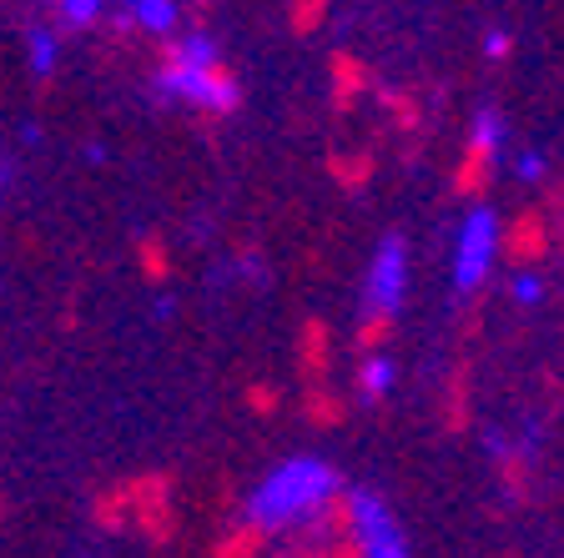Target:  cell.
Masks as SVG:
<instances>
[{"label":"cell","mask_w":564,"mask_h":558,"mask_svg":"<svg viewBox=\"0 0 564 558\" xmlns=\"http://www.w3.org/2000/svg\"><path fill=\"white\" fill-rule=\"evenodd\" d=\"M162 86L176 96H187V101H197L202 111H237V101H242L237 70L212 51L207 35H166Z\"/></svg>","instance_id":"obj_1"},{"label":"cell","mask_w":564,"mask_h":558,"mask_svg":"<svg viewBox=\"0 0 564 558\" xmlns=\"http://www.w3.org/2000/svg\"><path fill=\"white\" fill-rule=\"evenodd\" d=\"M328 489H333V473H328V468L293 463V468H282L268 489L258 493V503H252V513H247V518H258L268 534H282V528L297 524V518H303V513L313 508V503L323 499Z\"/></svg>","instance_id":"obj_2"},{"label":"cell","mask_w":564,"mask_h":558,"mask_svg":"<svg viewBox=\"0 0 564 558\" xmlns=\"http://www.w3.org/2000/svg\"><path fill=\"white\" fill-rule=\"evenodd\" d=\"M550 247H554V221H550V211L544 207H519L514 217L494 232V252L505 256L509 267H519V272H534L550 256Z\"/></svg>","instance_id":"obj_3"},{"label":"cell","mask_w":564,"mask_h":558,"mask_svg":"<svg viewBox=\"0 0 564 558\" xmlns=\"http://www.w3.org/2000/svg\"><path fill=\"white\" fill-rule=\"evenodd\" d=\"M494 152H499V127L494 117H484L474 127V136L464 141V152H458L454 172H448V186H454V197H484L494 182Z\"/></svg>","instance_id":"obj_4"},{"label":"cell","mask_w":564,"mask_h":558,"mask_svg":"<svg viewBox=\"0 0 564 558\" xmlns=\"http://www.w3.org/2000/svg\"><path fill=\"white\" fill-rule=\"evenodd\" d=\"M131 518H137L156 544L172 534V483H166L162 473L137 478V483H131Z\"/></svg>","instance_id":"obj_5"},{"label":"cell","mask_w":564,"mask_h":558,"mask_svg":"<svg viewBox=\"0 0 564 558\" xmlns=\"http://www.w3.org/2000/svg\"><path fill=\"white\" fill-rule=\"evenodd\" d=\"M368 91H373V70H368V61L352 56V51H333L328 56V96H333V106H338V111H352Z\"/></svg>","instance_id":"obj_6"},{"label":"cell","mask_w":564,"mask_h":558,"mask_svg":"<svg viewBox=\"0 0 564 558\" xmlns=\"http://www.w3.org/2000/svg\"><path fill=\"white\" fill-rule=\"evenodd\" d=\"M297 368H303L307 387H323L333 372V327L323 317H307L297 327Z\"/></svg>","instance_id":"obj_7"},{"label":"cell","mask_w":564,"mask_h":558,"mask_svg":"<svg viewBox=\"0 0 564 558\" xmlns=\"http://www.w3.org/2000/svg\"><path fill=\"white\" fill-rule=\"evenodd\" d=\"M494 217L489 211H479V217L469 221V232H464V247H458V282L464 287H474V282L489 272V252H494Z\"/></svg>","instance_id":"obj_8"},{"label":"cell","mask_w":564,"mask_h":558,"mask_svg":"<svg viewBox=\"0 0 564 558\" xmlns=\"http://www.w3.org/2000/svg\"><path fill=\"white\" fill-rule=\"evenodd\" d=\"M403 292V242H383L373 262V282H368V307H399Z\"/></svg>","instance_id":"obj_9"},{"label":"cell","mask_w":564,"mask_h":558,"mask_svg":"<svg viewBox=\"0 0 564 558\" xmlns=\"http://www.w3.org/2000/svg\"><path fill=\"white\" fill-rule=\"evenodd\" d=\"M393 332H399V313H393V307H368V313L358 317V327H352V342H358L364 358H378V352L393 342Z\"/></svg>","instance_id":"obj_10"},{"label":"cell","mask_w":564,"mask_h":558,"mask_svg":"<svg viewBox=\"0 0 564 558\" xmlns=\"http://www.w3.org/2000/svg\"><path fill=\"white\" fill-rule=\"evenodd\" d=\"M378 162L373 152H358V146H348V152H328V176L343 186V192H364L368 182H373Z\"/></svg>","instance_id":"obj_11"},{"label":"cell","mask_w":564,"mask_h":558,"mask_svg":"<svg viewBox=\"0 0 564 558\" xmlns=\"http://www.w3.org/2000/svg\"><path fill=\"white\" fill-rule=\"evenodd\" d=\"M469 362H454V372L444 378V428L464 433L469 428Z\"/></svg>","instance_id":"obj_12"},{"label":"cell","mask_w":564,"mask_h":558,"mask_svg":"<svg viewBox=\"0 0 564 558\" xmlns=\"http://www.w3.org/2000/svg\"><path fill=\"white\" fill-rule=\"evenodd\" d=\"M268 544H272V534L258 524V518H242L237 528H227L223 534V544H217V554L212 558H262L268 554Z\"/></svg>","instance_id":"obj_13"},{"label":"cell","mask_w":564,"mask_h":558,"mask_svg":"<svg viewBox=\"0 0 564 558\" xmlns=\"http://www.w3.org/2000/svg\"><path fill=\"white\" fill-rule=\"evenodd\" d=\"M378 106H383L388 121H393L403 136H413V131L423 127V96L419 91H399V86H388V91H378Z\"/></svg>","instance_id":"obj_14"},{"label":"cell","mask_w":564,"mask_h":558,"mask_svg":"<svg viewBox=\"0 0 564 558\" xmlns=\"http://www.w3.org/2000/svg\"><path fill=\"white\" fill-rule=\"evenodd\" d=\"M303 418L313 423V428L328 433V428H338V423L348 418V403H343V397L333 393L328 383H323V387H307V393H303Z\"/></svg>","instance_id":"obj_15"},{"label":"cell","mask_w":564,"mask_h":558,"mask_svg":"<svg viewBox=\"0 0 564 558\" xmlns=\"http://www.w3.org/2000/svg\"><path fill=\"white\" fill-rule=\"evenodd\" d=\"M499 483H505L519 503H529V458L524 453H499Z\"/></svg>","instance_id":"obj_16"},{"label":"cell","mask_w":564,"mask_h":558,"mask_svg":"<svg viewBox=\"0 0 564 558\" xmlns=\"http://www.w3.org/2000/svg\"><path fill=\"white\" fill-rule=\"evenodd\" d=\"M323 21H328V6H323V0H297V6H288V31L293 35H313Z\"/></svg>","instance_id":"obj_17"},{"label":"cell","mask_w":564,"mask_h":558,"mask_svg":"<svg viewBox=\"0 0 564 558\" xmlns=\"http://www.w3.org/2000/svg\"><path fill=\"white\" fill-rule=\"evenodd\" d=\"M358 393H364L368 403H378V397L388 393V362L383 358H364V368H358Z\"/></svg>","instance_id":"obj_18"},{"label":"cell","mask_w":564,"mask_h":558,"mask_svg":"<svg viewBox=\"0 0 564 558\" xmlns=\"http://www.w3.org/2000/svg\"><path fill=\"white\" fill-rule=\"evenodd\" d=\"M141 267H147V277H152V282H162L166 267H172V256H166V247L156 242V237H147V242H141Z\"/></svg>","instance_id":"obj_19"},{"label":"cell","mask_w":564,"mask_h":558,"mask_svg":"<svg viewBox=\"0 0 564 558\" xmlns=\"http://www.w3.org/2000/svg\"><path fill=\"white\" fill-rule=\"evenodd\" d=\"M278 403H282V393L272 383H252L247 387V407L258 413V418H268V413H278Z\"/></svg>","instance_id":"obj_20"},{"label":"cell","mask_w":564,"mask_h":558,"mask_svg":"<svg viewBox=\"0 0 564 558\" xmlns=\"http://www.w3.org/2000/svg\"><path fill=\"white\" fill-rule=\"evenodd\" d=\"M328 558H373V544H368L364 534H352V538H343V544H333Z\"/></svg>","instance_id":"obj_21"},{"label":"cell","mask_w":564,"mask_h":558,"mask_svg":"<svg viewBox=\"0 0 564 558\" xmlns=\"http://www.w3.org/2000/svg\"><path fill=\"white\" fill-rule=\"evenodd\" d=\"M137 21H147V25H156V31H166V25L176 21V11H172V6H137Z\"/></svg>","instance_id":"obj_22"},{"label":"cell","mask_w":564,"mask_h":558,"mask_svg":"<svg viewBox=\"0 0 564 558\" xmlns=\"http://www.w3.org/2000/svg\"><path fill=\"white\" fill-rule=\"evenodd\" d=\"M484 51H489V56H494V61H505V56H509V51H514V41H509V35H505V31H499V35H489V41H484Z\"/></svg>","instance_id":"obj_23"},{"label":"cell","mask_w":564,"mask_h":558,"mask_svg":"<svg viewBox=\"0 0 564 558\" xmlns=\"http://www.w3.org/2000/svg\"><path fill=\"white\" fill-rule=\"evenodd\" d=\"M519 303H534V297H540V282H534V277H519Z\"/></svg>","instance_id":"obj_24"},{"label":"cell","mask_w":564,"mask_h":558,"mask_svg":"<svg viewBox=\"0 0 564 558\" xmlns=\"http://www.w3.org/2000/svg\"><path fill=\"white\" fill-rule=\"evenodd\" d=\"M66 15H70V21H91L96 6H66Z\"/></svg>","instance_id":"obj_25"}]
</instances>
